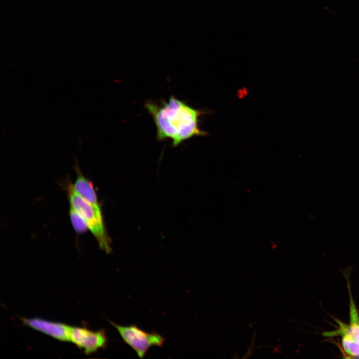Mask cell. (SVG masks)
<instances>
[{"instance_id":"1","label":"cell","mask_w":359,"mask_h":359,"mask_svg":"<svg viewBox=\"0 0 359 359\" xmlns=\"http://www.w3.org/2000/svg\"><path fill=\"white\" fill-rule=\"evenodd\" d=\"M145 107L153 117L160 141L171 140L173 146L176 147L193 137L206 134L198 126L200 111L174 96L160 104L148 101Z\"/></svg>"},{"instance_id":"2","label":"cell","mask_w":359,"mask_h":359,"mask_svg":"<svg viewBox=\"0 0 359 359\" xmlns=\"http://www.w3.org/2000/svg\"><path fill=\"white\" fill-rule=\"evenodd\" d=\"M67 190L69 204L85 220L100 248L108 254L111 252V239L105 229L101 207L94 206L80 197L75 192L71 183L68 185Z\"/></svg>"},{"instance_id":"3","label":"cell","mask_w":359,"mask_h":359,"mask_svg":"<svg viewBox=\"0 0 359 359\" xmlns=\"http://www.w3.org/2000/svg\"><path fill=\"white\" fill-rule=\"evenodd\" d=\"M117 330L124 342L133 349L138 357L143 359L153 346L162 347L165 338L156 331L148 332L136 325L123 326L108 320Z\"/></svg>"},{"instance_id":"4","label":"cell","mask_w":359,"mask_h":359,"mask_svg":"<svg viewBox=\"0 0 359 359\" xmlns=\"http://www.w3.org/2000/svg\"><path fill=\"white\" fill-rule=\"evenodd\" d=\"M70 342L83 350L85 354L89 355L100 349H106L108 338L103 329L94 331L85 327L72 326Z\"/></svg>"},{"instance_id":"5","label":"cell","mask_w":359,"mask_h":359,"mask_svg":"<svg viewBox=\"0 0 359 359\" xmlns=\"http://www.w3.org/2000/svg\"><path fill=\"white\" fill-rule=\"evenodd\" d=\"M22 323L32 329L62 342H70L72 326L63 323L53 322L40 318H22Z\"/></svg>"},{"instance_id":"6","label":"cell","mask_w":359,"mask_h":359,"mask_svg":"<svg viewBox=\"0 0 359 359\" xmlns=\"http://www.w3.org/2000/svg\"><path fill=\"white\" fill-rule=\"evenodd\" d=\"M76 180L74 184H72L75 192L90 204L100 207L96 191L91 181L83 176L78 167H76Z\"/></svg>"},{"instance_id":"7","label":"cell","mask_w":359,"mask_h":359,"mask_svg":"<svg viewBox=\"0 0 359 359\" xmlns=\"http://www.w3.org/2000/svg\"><path fill=\"white\" fill-rule=\"evenodd\" d=\"M69 214L72 227L76 233L82 234L87 231L88 227L86 222L71 205Z\"/></svg>"},{"instance_id":"8","label":"cell","mask_w":359,"mask_h":359,"mask_svg":"<svg viewBox=\"0 0 359 359\" xmlns=\"http://www.w3.org/2000/svg\"><path fill=\"white\" fill-rule=\"evenodd\" d=\"M342 346L344 351L349 356L359 358V342L350 336L344 335Z\"/></svg>"},{"instance_id":"9","label":"cell","mask_w":359,"mask_h":359,"mask_svg":"<svg viewBox=\"0 0 359 359\" xmlns=\"http://www.w3.org/2000/svg\"><path fill=\"white\" fill-rule=\"evenodd\" d=\"M339 332L346 335L359 342V323H351L350 326H341Z\"/></svg>"}]
</instances>
